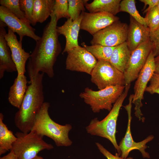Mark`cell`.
<instances>
[{"instance_id":"obj_7","label":"cell","mask_w":159,"mask_h":159,"mask_svg":"<svg viewBox=\"0 0 159 159\" xmlns=\"http://www.w3.org/2000/svg\"><path fill=\"white\" fill-rule=\"evenodd\" d=\"M91 81L99 90L116 86H125L124 73L109 61H97L91 74Z\"/></svg>"},{"instance_id":"obj_31","label":"cell","mask_w":159,"mask_h":159,"mask_svg":"<svg viewBox=\"0 0 159 159\" xmlns=\"http://www.w3.org/2000/svg\"><path fill=\"white\" fill-rule=\"evenodd\" d=\"M149 82V84L146 88L145 92L151 94H159V74L154 73Z\"/></svg>"},{"instance_id":"obj_28","label":"cell","mask_w":159,"mask_h":159,"mask_svg":"<svg viewBox=\"0 0 159 159\" xmlns=\"http://www.w3.org/2000/svg\"><path fill=\"white\" fill-rule=\"evenodd\" d=\"M52 12L55 16L57 22L62 18H70L68 0H55Z\"/></svg>"},{"instance_id":"obj_21","label":"cell","mask_w":159,"mask_h":159,"mask_svg":"<svg viewBox=\"0 0 159 159\" xmlns=\"http://www.w3.org/2000/svg\"><path fill=\"white\" fill-rule=\"evenodd\" d=\"M131 52L126 42L115 47L109 62L115 67L124 73Z\"/></svg>"},{"instance_id":"obj_5","label":"cell","mask_w":159,"mask_h":159,"mask_svg":"<svg viewBox=\"0 0 159 159\" xmlns=\"http://www.w3.org/2000/svg\"><path fill=\"white\" fill-rule=\"evenodd\" d=\"M15 135L17 139L11 151L18 159H33L40 151L54 148L52 144L43 140V137L33 130L28 133L17 132Z\"/></svg>"},{"instance_id":"obj_13","label":"cell","mask_w":159,"mask_h":159,"mask_svg":"<svg viewBox=\"0 0 159 159\" xmlns=\"http://www.w3.org/2000/svg\"><path fill=\"white\" fill-rule=\"evenodd\" d=\"M0 21L4 22L14 33L19 37V42L22 44L24 37L26 36L36 42L41 37L35 33V29L32 27L30 23L21 20L14 14L6 7L0 6Z\"/></svg>"},{"instance_id":"obj_34","label":"cell","mask_w":159,"mask_h":159,"mask_svg":"<svg viewBox=\"0 0 159 159\" xmlns=\"http://www.w3.org/2000/svg\"><path fill=\"white\" fill-rule=\"evenodd\" d=\"M141 2L144 4L143 10H144L143 13H147L151 9L157 6L159 0H140Z\"/></svg>"},{"instance_id":"obj_22","label":"cell","mask_w":159,"mask_h":159,"mask_svg":"<svg viewBox=\"0 0 159 159\" xmlns=\"http://www.w3.org/2000/svg\"><path fill=\"white\" fill-rule=\"evenodd\" d=\"M120 0H94L87 3L86 8L89 13L106 12L115 16L120 12Z\"/></svg>"},{"instance_id":"obj_1","label":"cell","mask_w":159,"mask_h":159,"mask_svg":"<svg viewBox=\"0 0 159 159\" xmlns=\"http://www.w3.org/2000/svg\"><path fill=\"white\" fill-rule=\"evenodd\" d=\"M50 16V21L44 28L42 36L36 42L29 59L27 70L29 82L41 72L49 78L54 75V66L62 48L58 39L56 16L52 12Z\"/></svg>"},{"instance_id":"obj_11","label":"cell","mask_w":159,"mask_h":159,"mask_svg":"<svg viewBox=\"0 0 159 159\" xmlns=\"http://www.w3.org/2000/svg\"><path fill=\"white\" fill-rule=\"evenodd\" d=\"M66 59L67 70L90 75L97 62L96 58L83 47L79 46L68 51Z\"/></svg>"},{"instance_id":"obj_36","label":"cell","mask_w":159,"mask_h":159,"mask_svg":"<svg viewBox=\"0 0 159 159\" xmlns=\"http://www.w3.org/2000/svg\"><path fill=\"white\" fill-rule=\"evenodd\" d=\"M155 71L154 73L159 74V55L154 58Z\"/></svg>"},{"instance_id":"obj_33","label":"cell","mask_w":159,"mask_h":159,"mask_svg":"<svg viewBox=\"0 0 159 159\" xmlns=\"http://www.w3.org/2000/svg\"><path fill=\"white\" fill-rule=\"evenodd\" d=\"M95 144L97 147L100 151L104 156L107 159H133L132 157H129L124 159L119 156L116 155H114L111 154L110 152L106 150L102 145L98 143H96Z\"/></svg>"},{"instance_id":"obj_10","label":"cell","mask_w":159,"mask_h":159,"mask_svg":"<svg viewBox=\"0 0 159 159\" xmlns=\"http://www.w3.org/2000/svg\"><path fill=\"white\" fill-rule=\"evenodd\" d=\"M152 49V44L149 39L131 52L123 73L125 86L137 79Z\"/></svg>"},{"instance_id":"obj_30","label":"cell","mask_w":159,"mask_h":159,"mask_svg":"<svg viewBox=\"0 0 159 159\" xmlns=\"http://www.w3.org/2000/svg\"><path fill=\"white\" fill-rule=\"evenodd\" d=\"M34 0H19V4L21 10L24 12L31 24H32V14Z\"/></svg>"},{"instance_id":"obj_15","label":"cell","mask_w":159,"mask_h":159,"mask_svg":"<svg viewBox=\"0 0 159 159\" xmlns=\"http://www.w3.org/2000/svg\"><path fill=\"white\" fill-rule=\"evenodd\" d=\"M8 32L5 35V38L11 50L13 60L16 66L18 75L24 74L26 72L25 65L30 54L26 52L22 47L17 38L16 35L8 28Z\"/></svg>"},{"instance_id":"obj_23","label":"cell","mask_w":159,"mask_h":159,"mask_svg":"<svg viewBox=\"0 0 159 159\" xmlns=\"http://www.w3.org/2000/svg\"><path fill=\"white\" fill-rule=\"evenodd\" d=\"M4 116L0 113V155L11 151L12 145L17 138L13 132L9 130L3 122Z\"/></svg>"},{"instance_id":"obj_27","label":"cell","mask_w":159,"mask_h":159,"mask_svg":"<svg viewBox=\"0 0 159 159\" xmlns=\"http://www.w3.org/2000/svg\"><path fill=\"white\" fill-rule=\"evenodd\" d=\"M0 4L6 8L19 19L29 21L24 13L21 9L19 0H0Z\"/></svg>"},{"instance_id":"obj_6","label":"cell","mask_w":159,"mask_h":159,"mask_svg":"<svg viewBox=\"0 0 159 159\" xmlns=\"http://www.w3.org/2000/svg\"><path fill=\"white\" fill-rule=\"evenodd\" d=\"M125 86H116L94 91L86 88L79 96L89 105L94 113H99L101 110L110 111L114 104L123 92Z\"/></svg>"},{"instance_id":"obj_16","label":"cell","mask_w":159,"mask_h":159,"mask_svg":"<svg viewBox=\"0 0 159 159\" xmlns=\"http://www.w3.org/2000/svg\"><path fill=\"white\" fill-rule=\"evenodd\" d=\"M84 12H82L80 16L74 20L70 18L62 25L57 27L58 34L63 35L66 39V44L62 54L79 46L78 37Z\"/></svg>"},{"instance_id":"obj_12","label":"cell","mask_w":159,"mask_h":159,"mask_svg":"<svg viewBox=\"0 0 159 159\" xmlns=\"http://www.w3.org/2000/svg\"><path fill=\"white\" fill-rule=\"evenodd\" d=\"M133 96V94L130 95L129 98L128 104L124 106L127 112L128 120L125 134L119 145L121 153V157L124 159L126 158L131 151L133 150L137 149L141 152L143 158H150V155L148 153L145 151V149L147 147L146 144L148 143L152 140L154 136L151 135L141 141L136 142L133 140L132 136L130 125L132 118L131 108Z\"/></svg>"},{"instance_id":"obj_2","label":"cell","mask_w":159,"mask_h":159,"mask_svg":"<svg viewBox=\"0 0 159 159\" xmlns=\"http://www.w3.org/2000/svg\"><path fill=\"white\" fill-rule=\"evenodd\" d=\"M44 74L39 73L29 82L30 85L21 105L15 114V125L22 132L28 133L31 130L36 115L44 102L42 83Z\"/></svg>"},{"instance_id":"obj_25","label":"cell","mask_w":159,"mask_h":159,"mask_svg":"<svg viewBox=\"0 0 159 159\" xmlns=\"http://www.w3.org/2000/svg\"><path fill=\"white\" fill-rule=\"evenodd\" d=\"M120 12L129 14L130 16L140 23L147 26L145 17L140 15L137 9L135 0L121 1L120 5Z\"/></svg>"},{"instance_id":"obj_24","label":"cell","mask_w":159,"mask_h":159,"mask_svg":"<svg viewBox=\"0 0 159 159\" xmlns=\"http://www.w3.org/2000/svg\"><path fill=\"white\" fill-rule=\"evenodd\" d=\"M81 45L91 53L97 61H109L115 47L99 44L88 46L84 42L82 43Z\"/></svg>"},{"instance_id":"obj_26","label":"cell","mask_w":159,"mask_h":159,"mask_svg":"<svg viewBox=\"0 0 159 159\" xmlns=\"http://www.w3.org/2000/svg\"><path fill=\"white\" fill-rule=\"evenodd\" d=\"M88 0H68V13L71 18L74 20L85 12V6Z\"/></svg>"},{"instance_id":"obj_3","label":"cell","mask_w":159,"mask_h":159,"mask_svg":"<svg viewBox=\"0 0 159 159\" xmlns=\"http://www.w3.org/2000/svg\"><path fill=\"white\" fill-rule=\"evenodd\" d=\"M50 104L44 102L37 114L31 130L39 135L52 139L58 147H68L72 142L69 137L72 127L69 124L62 125L57 123L50 117L49 113Z\"/></svg>"},{"instance_id":"obj_32","label":"cell","mask_w":159,"mask_h":159,"mask_svg":"<svg viewBox=\"0 0 159 159\" xmlns=\"http://www.w3.org/2000/svg\"><path fill=\"white\" fill-rule=\"evenodd\" d=\"M149 39L152 44V51L156 57L159 55V27L155 31H150Z\"/></svg>"},{"instance_id":"obj_14","label":"cell","mask_w":159,"mask_h":159,"mask_svg":"<svg viewBox=\"0 0 159 159\" xmlns=\"http://www.w3.org/2000/svg\"><path fill=\"white\" fill-rule=\"evenodd\" d=\"M119 19V17L107 13L84 12L81 21L80 29L86 31L93 35Z\"/></svg>"},{"instance_id":"obj_20","label":"cell","mask_w":159,"mask_h":159,"mask_svg":"<svg viewBox=\"0 0 159 159\" xmlns=\"http://www.w3.org/2000/svg\"><path fill=\"white\" fill-rule=\"evenodd\" d=\"M55 2L54 0H34L31 24L42 23L50 16Z\"/></svg>"},{"instance_id":"obj_29","label":"cell","mask_w":159,"mask_h":159,"mask_svg":"<svg viewBox=\"0 0 159 159\" xmlns=\"http://www.w3.org/2000/svg\"><path fill=\"white\" fill-rule=\"evenodd\" d=\"M145 18L150 31L157 29L159 27V13L157 6L148 11Z\"/></svg>"},{"instance_id":"obj_4","label":"cell","mask_w":159,"mask_h":159,"mask_svg":"<svg viewBox=\"0 0 159 159\" xmlns=\"http://www.w3.org/2000/svg\"><path fill=\"white\" fill-rule=\"evenodd\" d=\"M131 84L125 86L124 91L113 104L109 114L103 120L100 121L97 118L92 120L85 127L87 132L92 135L97 136L108 139L117 150V155H121L116 139L117 122L120 109L127 96Z\"/></svg>"},{"instance_id":"obj_9","label":"cell","mask_w":159,"mask_h":159,"mask_svg":"<svg viewBox=\"0 0 159 159\" xmlns=\"http://www.w3.org/2000/svg\"><path fill=\"white\" fill-rule=\"evenodd\" d=\"M128 28L127 24L118 20L93 35L90 43L116 47L126 42Z\"/></svg>"},{"instance_id":"obj_37","label":"cell","mask_w":159,"mask_h":159,"mask_svg":"<svg viewBox=\"0 0 159 159\" xmlns=\"http://www.w3.org/2000/svg\"><path fill=\"white\" fill-rule=\"evenodd\" d=\"M33 159H44L42 157L37 155Z\"/></svg>"},{"instance_id":"obj_35","label":"cell","mask_w":159,"mask_h":159,"mask_svg":"<svg viewBox=\"0 0 159 159\" xmlns=\"http://www.w3.org/2000/svg\"><path fill=\"white\" fill-rule=\"evenodd\" d=\"M0 159H18L17 156L12 151L6 155L0 157Z\"/></svg>"},{"instance_id":"obj_19","label":"cell","mask_w":159,"mask_h":159,"mask_svg":"<svg viewBox=\"0 0 159 159\" xmlns=\"http://www.w3.org/2000/svg\"><path fill=\"white\" fill-rule=\"evenodd\" d=\"M26 77L24 74L17 75L10 87L8 100L13 106L19 109L24 97L28 86Z\"/></svg>"},{"instance_id":"obj_8","label":"cell","mask_w":159,"mask_h":159,"mask_svg":"<svg viewBox=\"0 0 159 159\" xmlns=\"http://www.w3.org/2000/svg\"><path fill=\"white\" fill-rule=\"evenodd\" d=\"M155 56L152 50L149 54L146 62L137 79L134 87V94L132 103L135 105V115L140 120L143 122L145 118L140 109L143 106L142 101L144 99V94L152 76L155 71Z\"/></svg>"},{"instance_id":"obj_38","label":"cell","mask_w":159,"mask_h":159,"mask_svg":"<svg viewBox=\"0 0 159 159\" xmlns=\"http://www.w3.org/2000/svg\"><path fill=\"white\" fill-rule=\"evenodd\" d=\"M157 8L158 9V10L159 13V1L158 2V4L157 6Z\"/></svg>"},{"instance_id":"obj_18","label":"cell","mask_w":159,"mask_h":159,"mask_svg":"<svg viewBox=\"0 0 159 159\" xmlns=\"http://www.w3.org/2000/svg\"><path fill=\"white\" fill-rule=\"evenodd\" d=\"M149 28L137 21L131 16L126 42L131 52L149 39Z\"/></svg>"},{"instance_id":"obj_17","label":"cell","mask_w":159,"mask_h":159,"mask_svg":"<svg viewBox=\"0 0 159 159\" xmlns=\"http://www.w3.org/2000/svg\"><path fill=\"white\" fill-rule=\"evenodd\" d=\"M6 24L0 21V79L5 71L12 72H17L16 66L13 60L10 48L5 36L6 33L5 27Z\"/></svg>"}]
</instances>
